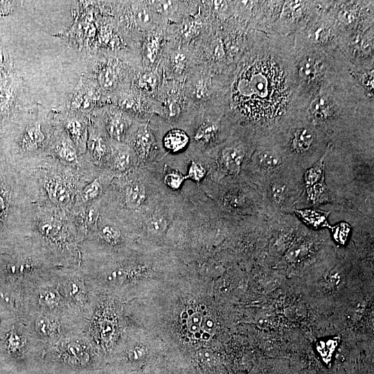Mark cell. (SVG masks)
Segmentation results:
<instances>
[{"mask_svg": "<svg viewBox=\"0 0 374 374\" xmlns=\"http://www.w3.org/2000/svg\"><path fill=\"white\" fill-rule=\"evenodd\" d=\"M186 178H187L186 176H184L178 171L172 170L166 174L164 182L170 188L176 190L180 188Z\"/></svg>", "mask_w": 374, "mask_h": 374, "instance_id": "37", "label": "cell"}, {"mask_svg": "<svg viewBox=\"0 0 374 374\" xmlns=\"http://www.w3.org/2000/svg\"><path fill=\"white\" fill-rule=\"evenodd\" d=\"M134 17L136 21L140 24H145L149 21V15L143 9L139 7L134 8Z\"/></svg>", "mask_w": 374, "mask_h": 374, "instance_id": "43", "label": "cell"}, {"mask_svg": "<svg viewBox=\"0 0 374 374\" xmlns=\"http://www.w3.org/2000/svg\"><path fill=\"white\" fill-rule=\"evenodd\" d=\"M374 100L369 98L346 66L308 100L305 116L333 147L369 151L373 147Z\"/></svg>", "mask_w": 374, "mask_h": 374, "instance_id": "2", "label": "cell"}, {"mask_svg": "<svg viewBox=\"0 0 374 374\" xmlns=\"http://www.w3.org/2000/svg\"><path fill=\"white\" fill-rule=\"evenodd\" d=\"M172 6V1H158L157 3V8L161 12H166L170 10Z\"/></svg>", "mask_w": 374, "mask_h": 374, "instance_id": "47", "label": "cell"}, {"mask_svg": "<svg viewBox=\"0 0 374 374\" xmlns=\"http://www.w3.org/2000/svg\"><path fill=\"white\" fill-rule=\"evenodd\" d=\"M157 83V78L154 74L146 73L141 76L139 80V86L145 90H150L154 87Z\"/></svg>", "mask_w": 374, "mask_h": 374, "instance_id": "40", "label": "cell"}, {"mask_svg": "<svg viewBox=\"0 0 374 374\" xmlns=\"http://www.w3.org/2000/svg\"><path fill=\"white\" fill-rule=\"evenodd\" d=\"M189 141L187 134L181 130H170L163 138L164 147L172 152L184 148Z\"/></svg>", "mask_w": 374, "mask_h": 374, "instance_id": "27", "label": "cell"}, {"mask_svg": "<svg viewBox=\"0 0 374 374\" xmlns=\"http://www.w3.org/2000/svg\"><path fill=\"white\" fill-rule=\"evenodd\" d=\"M93 73L94 75H94L95 80H91L97 84L100 90L111 91L117 87L118 72L112 62L101 63L100 65L95 68Z\"/></svg>", "mask_w": 374, "mask_h": 374, "instance_id": "22", "label": "cell"}, {"mask_svg": "<svg viewBox=\"0 0 374 374\" xmlns=\"http://www.w3.org/2000/svg\"><path fill=\"white\" fill-rule=\"evenodd\" d=\"M202 321V314L200 312H194L188 316L186 320V325L188 330L193 334L201 332V324Z\"/></svg>", "mask_w": 374, "mask_h": 374, "instance_id": "39", "label": "cell"}, {"mask_svg": "<svg viewBox=\"0 0 374 374\" xmlns=\"http://www.w3.org/2000/svg\"><path fill=\"white\" fill-rule=\"evenodd\" d=\"M338 48L353 66L374 69V26L341 34Z\"/></svg>", "mask_w": 374, "mask_h": 374, "instance_id": "12", "label": "cell"}, {"mask_svg": "<svg viewBox=\"0 0 374 374\" xmlns=\"http://www.w3.org/2000/svg\"><path fill=\"white\" fill-rule=\"evenodd\" d=\"M97 235L101 242L110 246L118 244L121 239V230L113 224H107L99 227Z\"/></svg>", "mask_w": 374, "mask_h": 374, "instance_id": "29", "label": "cell"}, {"mask_svg": "<svg viewBox=\"0 0 374 374\" xmlns=\"http://www.w3.org/2000/svg\"><path fill=\"white\" fill-rule=\"evenodd\" d=\"M328 3L329 1H283L271 33L294 35L323 11Z\"/></svg>", "mask_w": 374, "mask_h": 374, "instance_id": "10", "label": "cell"}, {"mask_svg": "<svg viewBox=\"0 0 374 374\" xmlns=\"http://www.w3.org/2000/svg\"><path fill=\"white\" fill-rule=\"evenodd\" d=\"M98 350L84 331L66 335L45 347L42 357L73 370H87L94 363Z\"/></svg>", "mask_w": 374, "mask_h": 374, "instance_id": "5", "label": "cell"}, {"mask_svg": "<svg viewBox=\"0 0 374 374\" xmlns=\"http://www.w3.org/2000/svg\"><path fill=\"white\" fill-rule=\"evenodd\" d=\"M348 70L352 77L364 90L366 96L374 100V69L364 70L353 66L348 62Z\"/></svg>", "mask_w": 374, "mask_h": 374, "instance_id": "25", "label": "cell"}, {"mask_svg": "<svg viewBox=\"0 0 374 374\" xmlns=\"http://www.w3.org/2000/svg\"><path fill=\"white\" fill-rule=\"evenodd\" d=\"M54 118L72 141L79 153L86 151L89 114L60 109Z\"/></svg>", "mask_w": 374, "mask_h": 374, "instance_id": "15", "label": "cell"}, {"mask_svg": "<svg viewBox=\"0 0 374 374\" xmlns=\"http://www.w3.org/2000/svg\"><path fill=\"white\" fill-rule=\"evenodd\" d=\"M273 143L288 166L300 172L316 163L330 143L327 136L307 120L305 112L289 123Z\"/></svg>", "mask_w": 374, "mask_h": 374, "instance_id": "4", "label": "cell"}, {"mask_svg": "<svg viewBox=\"0 0 374 374\" xmlns=\"http://www.w3.org/2000/svg\"><path fill=\"white\" fill-rule=\"evenodd\" d=\"M148 231L153 235H160L165 231L168 224L166 220L161 215H152L146 221Z\"/></svg>", "mask_w": 374, "mask_h": 374, "instance_id": "34", "label": "cell"}, {"mask_svg": "<svg viewBox=\"0 0 374 374\" xmlns=\"http://www.w3.org/2000/svg\"><path fill=\"white\" fill-rule=\"evenodd\" d=\"M48 199L57 206L67 205L71 197V189L69 184L58 175L46 177L44 185Z\"/></svg>", "mask_w": 374, "mask_h": 374, "instance_id": "20", "label": "cell"}, {"mask_svg": "<svg viewBox=\"0 0 374 374\" xmlns=\"http://www.w3.org/2000/svg\"><path fill=\"white\" fill-rule=\"evenodd\" d=\"M159 42L156 38H152L147 45V54L151 61H154L157 54Z\"/></svg>", "mask_w": 374, "mask_h": 374, "instance_id": "41", "label": "cell"}, {"mask_svg": "<svg viewBox=\"0 0 374 374\" xmlns=\"http://www.w3.org/2000/svg\"><path fill=\"white\" fill-rule=\"evenodd\" d=\"M180 317L182 321H184L186 323V320L188 318V314L186 310H184L181 313Z\"/></svg>", "mask_w": 374, "mask_h": 374, "instance_id": "48", "label": "cell"}, {"mask_svg": "<svg viewBox=\"0 0 374 374\" xmlns=\"http://www.w3.org/2000/svg\"><path fill=\"white\" fill-rule=\"evenodd\" d=\"M348 226V225L345 223L337 226V229L335 230L337 231V233H335V235L337 240H339V242H343L346 239L349 231Z\"/></svg>", "mask_w": 374, "mask_h": 374, "instance_id": "45", "label": "cell"}, {"mask_svg": "<svg viewBox=\"0 0 374 374\" xmlns=\"http://www.w3.org/2000/svg\"><path fill=\"white\" fill-rule=\"evenodd\" d=\"M219 132V126L212 122L202 124L195 134V139L198 141L210 143L215 140Z\"/></svg>", "mask_w": 374, "mask_h": 374, "instance_id": "31", "label": "cell"}, {"mask_svg": "<svg viewBox=\"0 0 374 374\" xmlns=\"http://www.w3.org/2000/svg\"><path fill=\"white\" fill-rule=\"evenodd\" d=\"M133 143L139 157L141 159H145L152 145L151 135L146 127H141L137 131Z\"/></svg>", "mask_w": 374, "mask_h": 374, "instance_id": "28", "label": "cell"}, {"mask_svg": "<svg viewBox=\"0 0 374 374\" xmlns=\"http://www.w3.org/2000/svg\"><path fill=\"white\" fill-rule=\"evenodd\" d=\"M0 181V231L7 220L10 206V189Z\"/></svg>", "mask_w": 374, "mask_h": 374, "instance_id": "32", "label": "cell"}, {"mask_svg": "<svg viewBox=\"0 0 374 374\" xmlns=\"http://www.w3.org/2000/svg\"><path fill=\"white\" fill-rule=\"evenodd\" d=\"M288 170L264 182L265 202L274 212H288L303 194L302 179L292 177Z\"/></svg>", "mask_w": 374, "mask_h": 374, "instance_id": "11", "label": "cell"}, {"mask_svg": "<svg viewBox=\"0 0 374 374\" xmlns=\"http://www.w3.org/2000/svg\"><path fill=\"white\" fill-rule=\"evenodd\" d=\"M298 213H301L302 218L312 226H317L322 224L325 219L323 212L315 210L298 211Z\"/></svg>", "mask_w": 374, "mask_h": 374, "instance_id": "36", "label": "cell"}, {"mask_svg": "<svg viewBox=\"0 0 374 374\" xmlns=\"http://www.w3.org/2000/svg\"><path fill=\"white\" fill-rule=\"evenodd\" d=\"M17 101L16 95L13 90L0 88V112L9 110Z\"/></svg>", "mask_w": 374, "mask_h": 374, "instance_id": "35", "label": "cell"}, {"mask_svg": "<svg viewBox=\"0 0 374 374\" xmlns=\"http://www.w3.org/2000/svg\"><path fill=\"white\" fill-rule=\"evenodd\" d=\"M22 322L44 347L56 343L66 335L83 332L87 324L80 319L41 312L29 314Z\"/></svg>", "mask_w": 374, "mask_h": 374, "instance_id": "7", "label": "cell"}, {"mask_svg": "<svg viewBox=\"0 0 374 374\" xmlns=\"http://www.w3.org/2000/svg\"><path fill=\"white\" fill-rule=\"evenodd\" d=\"M248 46L229 77L228 107L256 143L273 142L308 103L294 78L293 35L254 30Z\"/></svg>", "mask_w": 374, "mask_h": 374, "instance_id": "1", "label": "cell"}, {"mask_svg": "<svg viewBox=\"0 0 374 374\" xmlns=\"http://www.w3.org/2000/svg\"><path fill=\"white\" fill-rule=\"evenodd\" d=\"M113 167L115 170L123 172L129 169L132 163L130 151L126 148H120L113 154Z\"/></svg>", "mask_w": 374, "mask_h": 374, "instance_id": "30", "label": "cell"}, {"mask_svg": "<svg viewBox=\"0 0 374 374\" xmlns=\"http://www.w3.org/2000/svg\"><path fill=\"white\" fill-rule=\"evenodd\" d=\"M1 324H2V320H1V319H0V329H1Z\"/></svg>", "mask_w": 374, "mask_h": 374, "instance_id": "51", "label": "cell"}, {"mask_svg": "<svg viewBox=\"0 0 374 374\" xmlns=\"http://www.w3.org/2000/svg\"><path fill=\"white\" fill-rule=\"evenodd\" d=\"M114 304L96 293L84 331L98 350L109 349L115 341L118 320Z\"/></svg>", "mask_w": 374, "mask_h": 374, "instance_id": "9", "label": "cell"}, {"mask_svg": "<svg viewBox=\"0 0 374 374\" xmlns=\"http://www.w3.org/2000/svg\"><path fill=\"white\" fill-rule=\"evenodd\" d=\"M105 114V127L107 133L112 139L121 141L131 124L129 117L122 110L116 108H112Z\"/></svg>", "mask_w": 374, "mask_h": 374, "instance_id": "18", "label": "cell"}, {"mask_svg": "<svg viewBox=\"0 0 374 374\" xmlns=\"http://www.w3.org/2000/svg\"><path fill=\"white\" fill-rule=\"evenodd\" d=\"M100 98L101 92L97 84L82 75L66 105L60 109L89 114L96 109Z\"/></svg>", "mask_w": 374, "mask_h": 374, "instance_id": "16", "label": "cell"}, {"mask_svg": "<svg viewBox=\"0 0 374 374\" xmlns=\"http://www.w3.org/2000/svg\"><path fill=\"white\" fill-rule=\"evenodd\" d=\"M168 115L171 118L177 117L180 112V107L177 103L170 100L166 106Z\"/></svg>", "mask_w": 374, "mask_h": 374, "instance_id": "44", "label": "cell"}, {"mask_svg": "<svg viewBox=\"0 0 374 374\" xmlns=\"http://www.w3.org/2000/svg\"><path fill=\"white\" fill-rule=\"evenodd\" d=\"M215 324L213 320L207 315H202L201 324V331L206 332L211 334L213 330Z\"/></svg>", "mask_w": 374, "mask_h": 374, "instance_id": "42", "label": "cell"}, {"mask_svg": "<svg viewBox=\"0 0 374 374\" xmlns=\"http://www.w3.org/2000/svg\"><path fill=\"white\" fill-rule=\"evenodd\" d=\"M252 161L264 182L292 170L278 147L272 142L257 143Z\"/></svg>", "mask_w": 374, "mask_h": 374, "instance_id": "14", "label": "cell"}, {"mask_svg": "<svg viewBox=\"0 0 374 374\" xmlns=\"http://www.w3.org/2000/svg\"><path fill=\"white\" fill-rule=\"evenodd\" d=\"M193 337L196 339H199L202 337V331L193 334Z\"/></svg>", "mask_w": 374, "mask_h": 374, "instance_id": "50", "label": "cell"}, {"mask_svg": "<svg viewBox=\"0 0 374 374\" xmlns=\"http://www.w3.org/2000/svg\"><path fill=\"white\" fill-rule=\"evenodd\" d=\"M326 11L340 35L374 26L373 1H330Z\"/></svg>", "mask_w": 374, "mask_h": 374, "instance_id": "8", "label": "cell"}, {"mask_svg": "<svg viewBox=\"0 0 374 374\" xmlns=\"http://www.w3.org/2000/svg\"><path fill=\"white\" fill-rule=\"evenodd\" d=\"M52 142L53 154L60 159L70 164L78 161V151L75 145L64 131L59 133Z\"/></svg>", "mask_w": 374, "mask_h": 374, "instance_id": "23", "label": "cell"}, {"mask_svg": "<svg viewBox=\"0 0 374 374\" xmlns=\"http://www.w3.org/2000/svg\"><path fill=\"white\" fill-rule=\"evenodd\" d=\"M47 141L42 123L37 121L28 125L19 138V145L25 152H33L42 148Z\"/></svg>", "mask_w": 374, "mask_h": 374, "instance_id": "19", "label": "cell"}, {"mask_svg": "<svg viewBox=\"0 0 374 374\" xmlns=\"http://www.w3.org/2000/svg\"><path fill=\"white\" fill-rule=\"evenodd\" d=\"M56 280L69 309L88 321L96 293L87 282L81 267L60 269L56 274Z\"/></svg>", "mask_w": 374, "mask_h": 374, "instance_id": "6", "label": "cell"}, {"mask_svg": "<svg viewBox=\"0 0 374 374\" xmlns=\"http://www.w3.org/2000/svg\"><path fill=\"white\" fill-rule=\"evenodd\" d=\"M206 175V170L203 166L195 161H192L189 167L187 178L195 181H200Z\"/></svg>", "mask_w": 374, "mask_h": 374, "instance_id": "38", "label": "cell"}, {"mask_svg": "<svg viewBox=\"0 0 374 374\" xmlns=\"http://www.w3.org/2000/svg\"><path fill=\"white\" fill-rule=\"evenodd\" d=\"M247 154L246 145L233 143L224 146L219 154V164L229 175H238Z\"/></svg>", "mask_w": 374, "mask_h": 374, "instance_id": "17", "label": "cell"}, {"mask_svg": "<svg viewBox=\"0 0 374 374\" xmlns=\"http://www.w3.org/2000/svg\"><path fill=\"white\" fill-rule=\"evenodd\" d=\"M103 192V186L100 178H96L87 184L80 193L81 200L83 203H89L100 197Z\"/></svg>", "mask_w": 374, "mask_h": 374, "instance_id": "33", "label": "cell"}, {"mask_svg": "<svg viewBox=\"0 0 374 374\" xmlns=\"http://www.w3.org/2000/svg\"><path fill=\"white\" fill-rule=\"evenodd\" d=\"M99 215V209L96 205L86 206L79 213L76 231L80 243L87 238L89 231L96 229Z\"/></svg>", "mask_w": 374, "mask_h": 374, "instance_id": "24", "label": "cell"}, {"mask_svg": "<svg viewBox=\"0 0 374 374\" xmlns=\"http://www.w3.org/2000/svg\"><path fill=\"white\" fill-rule=\"evenodd\" d=\"M185 57L183 54L177 53L172 57V62L177 68H181L184 65Z\"/></svg>", "mask_w": 374, "mask_h": 374, "instance_id": "46", "label": "cell"}, {"mask_svg": "<svg viewBox=\"0 0 374 374\" xmlns=\"http://www.w3.org/2000/svg\"><path fill=\"white\" fill-rule=\"evenodd\" d=\"M86 151L96 163L103 161L109 154V145L106 139L91 123L89 116Z\"/></svg>", "mask_w": 374, "mask_h": 374, "instance_id": "21", "label": "cell"}, {"mask_svg": "<svg viewBox=\"0 0 374 374\" xmlns=\"http://www.w3.org/2000/svg\"><path fill=\"white\" fill-rule=\"evenodd\" d=\"M204 340H208L211 337V334L206 332L202 331V337Z\"/></svg>", "mask_w": 374, "mask_h": 374, "instance_id": "49", "label": "cell"}, {"mask_svg": "<svg viewBox=\"0 0 374 374\" xmlns=\"http://www.w3.org/2000/svg\"><path fill=\"white\" fill-rule=\"evenodd\" d=\"M144 186L139 182H134L127 186L125 190L124 199L127 208L136 209L139 208L145 199Z\"/></svg>", "mask_w": 374, "mask_h": 374, "instance_id": "26", "label": "cell"}, {"mask_svg": "<svg viewBox=\"0 0 374 374\" xmlns=\"http://www.w3.org/2000/svg\"><path fill=\"white\" fill-rule=\"evenodd\" d=\"M328 6L303 29L293 35L295 42L327 51L338 48L340 34L326 11Z\"/></svg>", "mask_w": 374, "mask_h": 374, "instance_id": "13", "label": "cell"}, {"mask_svg": "<svg viewBox=\"0 0 374 374\" xmlns=\"http://www.w3.org/2000/svg\"><path fill=\"white\" fill-rule=\"evenodd\" d=\"M294 73L301 96L308 102L347 64L339 48L327 51L296 42L293 38Z\"/></svg>", "mask_w": 374, "mask_h": 374, "instance_id": "3", "label": "cell"}]
</instances>
